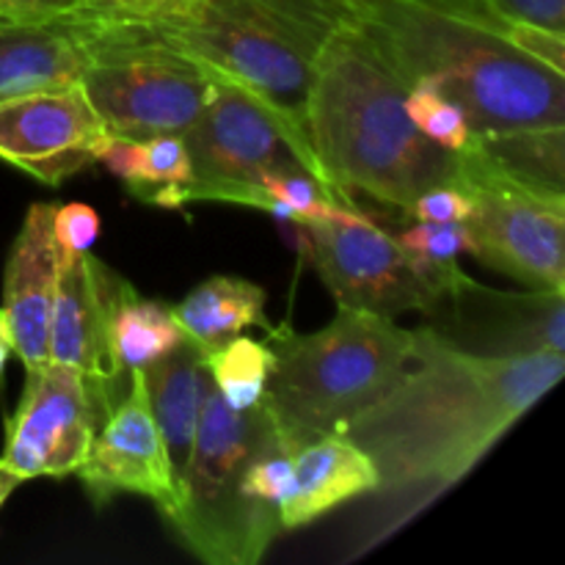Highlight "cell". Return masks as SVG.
<instances>
[{
  "instance_id": "4316f807",
  "label": "cell",
  "mask_w": 565,
  "mask_h": 565,
  "mask_svg": "<svg viewBox=\"0 0 565 565\" xmlns=\"http://www.w3.org/2000/svg\"><path fill=\"white\" fill-rule=\"evenodd\" d=\"M472 213V196L463 185H439L419 193L412 207L403 215L414 221H436V224H450V221H467Z\"/></svg>"
},
{
  "instance_id": "484cf974",
  "label": "cell",
  "mask_w": 565,
  "mask_h": 565,
  "mask_svg": "<svg viewBox=\"0 0 565 565\" xmlns=\"http://www.w3.org/2000/svg\"><path fill=\"white\" fill-rule=\"evenodd\" d=\"M53 232L64 254L92 252L99 237V215L92 204L70 202L55 204L53 210Z\"/></svg>"
},
{
  "instance_id": "8fae6325",
  "label": "cell",
  "mask_w": 565,
  "mask_h": 565,
  "mask_svg": "<svg viewBox=\"0 0 565 565\" xmlns=\"http://www.w3.org/2000/svg\"><path fill=\"white\" fill-rule=\"evenodd\" d=\"M114 395L61 364L25 370L20 403L6 419L0 469L20 483L70 478L94 445L99 425L114 408Z\"/></svg>"
},
{
  "instance_id": "3957f363",
  "label": "cell",
  "mask_w": 565,
  "mask_h": 565,
  "mask_svg": "<svg viewBox=\"0 0 565 565\" xmlns=\"http://www.w3.org/2000/svg\"><path fill=\"white\" fill-rule=\"evenodd\" d=\"M309 70L307 121L326 182L340 196L406 213L419 193L461 185V154L419 136L406 83L367 28L337 0H265Z\"/></svg>"
},
{
  "instance_id": "7c38bea8",
  "label": "cell",
  "mask_w": 565,
  "mask_h": 565,
  "mask_svg": "<svg viewBox=\"0 0 565 565\" xmlns=\"http://www.w3.org/2000/svg\"><path fill=\"white\" fill-rule=\"evenodd\" d=\"M108 136L81 81L0 99V160L44 185H64L97 163Z\"/></svg>"
},
{
  "instance_id": "1f68e13d",
  "label": "cell",
  "mask_w": 565,
  "mask_h": 565,
  "mask_svg": "<svg viewBox=\"0 0 565 565\" xmlns=\"http://www.w3.org/2000/svg\"><path fill=\"white\" fill-rule=\"evenodd\" d=\"M17 486H20V480H17L14 475L6 472V469H0V508H3L6 500H9V497L14 494Z\"/></svg>"
},
{
  "instance_id": "cb8c5ba5",
  "label": "cell",
  "mask_w": 565,
  "mask_h": 565,
  "mask_svg": "<svg viewBox=\"0 0 565 565\" xmlns=\"http://www.w3.org/2000/svg\"><path fill=\"white\" fill-rule=\"evenodd\" d=\"M191 182V158L180 132H166L141 141V171L127 191L136 199L158 204L163 193Z\"/></svg>"
},
{
  "instance_id": "f1b7e54d",
  "label": "cell",
  "mask_w": 565,
  "mask_h": 565,
  "mask_svg": "<svg viewBox=\"0 0 565 565\" xmlns=\"http://www.w3.org/2000/svg\"><path fill=\"white\" fill-rule=\"evenodd\" d=\"M97 163H103L110 174L119 177L130 188L138 180V171H141V141L110 132L108 141L99 149Z\"/></svg>"
},
{
  "instance_id": "ac0fdd59",
  "label": "cell",
  "mask_w": 565,
  "mask_h": 565,
  "mask_svg": "<svg viewBox=\"0 0 565 565\" xmlns=\"http://www.w3.org/2000/svg\"><path fill=\"white\" fill-rule=\"evenodd\" d=\"M86 58V39L72 14H0V99L81 81Z\"/></svg>"
},
{
  "instance_id": "d6a6232c",
  "label": "cell",
  "mask_w": 565,
  "mask_h": 565,
  "mask_svg": "<svg viewBox=\"0 0 565 565\" xmlns=\"http://www.w3.org/2000/svg\"><path fill=\"white\" fill-rule=\"evenodd\" d=\"M9 353H11V340L9 334H6L3 323H0V375H3L6 362H9Z\"/></svg>"
},
{
  "instance_id": "e0dca14e",
  "label": "cell",
  "mask_w": 565,
  "mask_h": 565,
  "mask_svg": "<svg viewBox=\"0 0 565 565\" xmlns=\"http://www.w3.org/2000/svg\"><path fill=\"white\" fill-rule=\"evenodd\" d=\"M373 458L342 430L307 441L292 452V475L279 502L281 530L309 527L345 502L379 491Z\"/></svg>"
},
{
  "instance_id": "f546056e",
  "label": "cell",
  "mask_w": 565,
  "mask_h": 565,
  "mask_svg": "<svg viewBox=\"0 0 565 565\" xmlns=\"http://www.w3.org/2000/svg\"><path fill=\"white\" fill-rule=\"evenodd\" d=\"M81 3L83 0H0V14L44 20V17L70 14Z\"/></svg>"
},
{
  "instance_id": "9a60e30c",
  "label": "cell",
  "mask_w": 565,
  "mask_h": 565,
  "mask_svg": "<svg viewBox=\"0 0 565 565\" xmlns=\"http://www.w3.org/2000/svg\"><path fill=\"white\" fill-rule=\"evenodd\" d=\"M119 285L121 276L92 252L64 254L47 329V362L75 370L110 395L125 375L110 337Z\"/></svg>"
},
{
  "instance_id": "83f0119b",
  "label": "cell",
  "mask_w": 565,
  "mask_h": 565,
  "mask_svg": "<svg viewBox=\"0 0 565 565\" xmlns=\"http://www.w3.org/2000/svg\"><path fill=\"white\" fill-rule=\"evenodd\" d=\"M500 14L565 36V0H486Z\"/></svg>"
},
{
  "instance_id": "7402d4cb",
  "label": "cell",
  "mask_w": 565,
  "mask_h": 565,
  "mask_svg": "<svg viewBox=\"0 0 565 565\" xmlns=\"http://www.w3.org/2000/svg\"><path fill=\"white\" fill-rule=\"evenodd\" d=\"M204 364L226 406L235 412H252L265 395V384L274 367V351L268 342L237 334L204 353Z\"/></svg>"
},
{
  "instance_id": "ba28073f",
  "label": "cell",
  "mask_w": 565,
  "mask_h": 565,
  "mask_svg": "<svg viewBox=\"0 0 565 565\" xmlns=\"http://www.w3.org/2000/svg\"><path fill=\"white\" fill-rule=\"evenodd\" d=\"M458 154L461 185L472 196L475 257L527 290L565 292V193L502 169L475 141Z\"/></svg>"
},
{
  "instance_id": "9c48e42d",
  "label": "cell",
  "mask_w": 565,
  "mask_h": 565,
  "mask_svg": "<svg viewBox=\"0 0 565 565\" xmlns=\"http://www.w3.org/2000/svg\"><path fill=\"white\" fill-rule=\"evenodd\" d=\"M298 230L337 307L367 309L386 318L428 315L469 276L458 259L436 263L406 252L392 232L381 230L367 215L340 224H303Z\"/></svg>"
},
{
  "instance_id": "d4e9b609",
  "label": "cell",
  "mask_w": 565,
  "mask_h": 565,
  "mask_svg": "<svg viewBox=\"0 0 565 565\" xmlns=\"http://www.w3.org/2000/svg\"><path fill=\"white\" fill-rule=\"evenodd\" d=\"M395 237L406 252L425 259H436V263L458 259L461 254H472L475 257V248H478L467 221H450V224L414 221V224L403 226Z\"/></svg>"
},
{
  "instance_id": "ffe728a7",
  "label": "cell",
  "mask_w": 565,
  "mask_h": 565,
  "mask_svg": "<svg viewBox=\"0 0 565 565\" xmlns=\"http://www.w3.org/2000/svg\"><path fill=\"white\" fill-rule=\"evenodd\" d=\"M265 290L241 276H210L171 307L182 334L191 337L204 353L224 345L252 326L270 329L265 315Z\"/></svg>"
},
{
  "instance_id": "4fadbf2b",
  "label": "cell",
  "mask_w": 565,
  "mask_h": 565,
  "mask_svg": "<svg viewBox=\"0 0 565 565\" xmlns=\"http://www.w3.org/2000/svg\"><path fill=\"white\" fill-rule=\"evenodd\" d=\"M75 475L97 508L119 494H138L154 502L166 522L177 513L180 486L154 425L141 370L127 373V392L103 419L88 458Z\"/></svg>"
},
{
  "instance_id": "7a4b0ae2",
  "label": "cell",
  "mask_w": 565,
  "mask_h": 565,
  "mask_svg": "<svg viewBox=\"0 0 565 565\" xmlns=\"http://www.w3.org/2000/svg\"><path fill=\"white\" fill-rule=\"evenodd\" d=\"M563 373L565 353L489 356L423 326L408 367L342 434L373 458L381 494H439L461 483Z\"/></svg>"
},
{
  "instance_id": "5b68a950",
  "label": "cell",
  "mask_w": 565,
  "mask_h": 565,
  "mask_svg": "<svg viewBox=\"0 0 565 565\" xmlns=\"http://www.w3.org/2000/svg\"><path fill=\"white\" fill-rule=\"evenodd\" d=\"M75 11L127 36L166 44L215 77L246 88L279 119L307 169L326 182L309 141L307 61L265 0H169L127 14H99L81 6Z\"/></svg>"
},
{
  "instance_id": "603a6c76",
  "label": "cell",
  "mask_w": 565,
  "mask_h": 565,
  "mask_svg": "<svg viewBox=\"0 0 565 565\" xmlns=\"http://www.w3.org/2000/svg\"><path fill=\"white\" fill-rule=\"evenodd\" d=\"M406 116L414 130L447 152H461L472 141L467 114L434 83H414L406 92Z\"/></svg>"
},
{
  "instance_id": "2e32d148",
  "label": "cell",
  "mask_w": 565,
  "mask_h": 565,
  "mask_svg": "<svg viewBox=\"0 0 565 565\" xmlns=\"http://www.w3.org/2000/svg\"><path fill=\"white\" fill-rule=\"evenodd\" d=\"M53 202L28 207L6 259L0 323L11 340V353H17L25 370L47 364L50 309L64 259L53 232Z\"/></svg>"
},
{
  "instance_id": "52a82bcc",
  "label": "cell",
  "mask_w": 565,
  "mask_h": 565,
  "mask_svg": "<svg viewBox=\"0 0 565 565\" xmlns=\"http://www.w3.org/2000/svg\"><path fill=\"white\" fill-rule=\"evenodd\" d=\"M86 39L81 86L108 132L125 138L182 132L207 103L215 75L199 61L70 11Z\"/></svg>"
},
{
  "instance_id": "8992f818",
  "label": "cell",
  "mask_w": 565,
  "mask_h": 565,
  "mask_svg": "<svg viewBox=\"0 0 565 565\" xmlns=\"http://www.w3.org/2000/svg\"><path fill=\"white\" fill-rule=\"evenodd\" d=\"M279 430L268 412H235L213 379L204 381L196 445L182 478L180 508L169 524L196 561L207 565H257L281 530L279 511L246 494L248 463Z\"/></svg>"
},
{
  "instance_id": "6da1fadb",
  "label": "cell",
  "mask_w": 565,
  "mask_h": 565,
  "mask_svg": "<svg viewBox=\"0 0 565 565\" xmlns=\"http://www.w3.org/2000/svg\"><path fill=\"white\" fill-rule=\"evenodd\" d=\"M403 83L456 99L472 141L502 169L565 193V36L486 0H337Z\"/></svg>"
},
{
  "instance_id": "30bf717a",
  "label": "cell",
  "mask_w": 565,
  "mask_h": 565,
  "mask_svg": "<svg viewBox=\"0 0 565 565\" xmlns=\"http://www.w3.org/2000/svg\"><path fill=\"white\" fill-rule=\"evenodd\" d=\"M180 136L191 158V182L163 193L158 207L241 204L246 188L268 171H309L279 119L254 94L224 77H215L207 103Z\"/></svg>"
},
{
  "instance_id": "44dd1931",
  "label": "cell",
  "mask_w": 565,
  "mask_h": 565,
  "mask_svg": "<svg viewBox=\"0 0 565 565\" xmlns=\"http://www.w3.org/2000/svg\"><path fill=\"white\" fill-rule=\"evenodd\" d=\"M116 362L125 373L143 370L171 351L182 340L171 307L154 298H143L132 285L121 279L110 318Z\"/></svg>"
},
{
  "instance_id": "5bb4252c",
  "label": "cell",
  "mask_w": 565,
  "mask_h": 565,
  "mask_svg": "<svg viewBox=\"0 0 565 565\" xmlns=\"http://www.w3.org/2000/svg\"><path fill=\"white\" fill-rule=\"evenodd\" d=\"M428 318L430 329L472 353H565V292H497L467 276Z\"/></svg>"
},
{
  "instance_id": "d6986e66",
  "label": "cell",
  "mask_w": 565,
  "mask_h": 565,
  "mask_svg": "<svg viewBox=\"0 0 565 565\" xmlns=\"http://www.w3.org/2000/svg\"><path fill=\"white\" fill-rule=\"evenodd\" d=\"M141 375L147 384L154 425H158L182 497V478H185L188 461L196 445L199 417H202V395L204 381H207L204 351L191 337L182 334V340L166 356L143 367Z\"/></svg>"
},
{
  "instance_id": "277c9868",
  "label": "cell",
  "mask_w": 565,
  "mask_h": 565,
  "mask_svg": "<svg viewBox=\"0 0 565 565\" xmlns=\"http://www.w3.org/2000/svg\"><path fill=\"white\" fill-rule=\"evenodd\" d=\"M268 337L274 367L259 403L292 452L373 406L414 351V329L353 307H337L334 320L309 334L281 323Z\"/></svg>"
},
{
  "instance_id": "4dcf8cb0",
  "label": "cell",
  "mask_w": 565,
  "mask_h": 565,
  "mask_svg": "<svg viewBox=\"0 0 565 565\" xmlns=\"http://www.w3.org/2000/svg\"><path fill=\"white\" fill-rule=\"evenodd\" d=\"M160 3H169V0H83L81 9L99 11V14H127V11H143Z\"/></svg>"
}]
</instances>
